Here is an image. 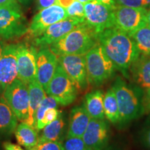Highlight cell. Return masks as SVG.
<instances>
[{"label":"cell","mask_w":150,"mask_h":150,"mask_svg":"<svg viewBox=\"0 0 150 150\" xmlns=\"http://www.w3.org/2000/svg\"><path fill=\"white\" fill-rule=\"evenodd\" d=\"M99 42L115 69L128 77L127 70L140 55L134 40L128 33L110 28L99 33Z\"/></svg>","instance_id":"obj_1"},{"label":"cell","mask_w":150,"mask_h":150,"mask_svg":"<svg viewBox=\"0 0 150 150\" xmlns=\"http://www.w3.org/2000/svg\"><path fill=\"white\" fill-rule=\"evenodd\" d=\"M99 34L84 21L49 47L58 56L85 55L99 43Z\"/></svg>","instance_id":"obj_2"},{"label":"cell","mask_w":150,"mask_h":150,"mask_svg":"<svg viewBox=\"0 0 150 150\" xmlns=\"http://www.w3.org/2000/svg\"><path fill=\"white\" fill-rule=\"evenodd\" d=\"M117 99L120 112V122L136 119L142 113V100L125 80L117 76L112 86Z\"/></svg>","instance_id":"obj_3"},{"label":"cell","mask_w":150,"mask_h":150,"mask_svg":"<svg viewBox=\"0 0 150 150\" xmlns=\"http://www.w3.org/2000/svg\"><path fill=\"white\" fill-rule=\"evenodd\" d=\"M88 83L99 86L110 79L115 67L99 44L93 47L85 54Z\"/></svg>","instance_id":"obj_4"},{"label":"cell","mask_w":150,"mask_h":150,"mask_svg":"<svg viewBox=\"0 0 150 150\" xmlns=\"http://www.w3.org/2000/svg\"><path fill=\"white\" fill-rule=\"evenodd\" d=\"M79 88L59 63L49 83L46 93L57 101L59 104L67 106L76 99Z\"/></svg>","instance_id":"obj_5"},{"label":"cell","mask_w":150,"mask_h":150,"mask_svg":"<svg viewBox=\"0 0 150 150\" xmlns=\"http://www.w3.org/2000/svg\"><path fill=\"white\" fill-rule=\"evenodd\" d=\"M3 98L16 114L18 120L24 122L29 112V89L27 85L17 78L3 91Z\"/></svg>","instance_id":"obj_6"},{"label":"cell","mask_w":150,"mask_h":150,"mask_svg":"<svg viewBox=\"0 0 150 150\" xmlns=\"http://www.w3.org/2000/svg\"><path fill=\"white\" fill-rule=\"evenodd\" d=\"M147 9L117 5L113 8L115 27L129 34L147 24Z\"/></svg>","instance_id":"obj_7"},{"label":"cell","mask_w":150,"mask_h":150,"mask_svg":"<svg viewBox=\"0 0 150 150\" xmlns=\"http://www.w3.org/2000/svg\"><path fill=\"white\" fill-rule=\"evenodd\" d=\"M29 25L20 11L0 8V37L3 39L18 38L27 34Z\"/></svg>","instance_id":"obj_8"},{"label":"cell","mask_w":150,"mask_h":150,"mask_svg":"<svg viewBox=\"0 0 150 150\" xmlns=\"http://www.w3.org/2000/svg\"><path fill=\"white\" fill-rule=\"evenodd\" d=\"M37 52L34 45L26 42L16 44L18 79L27 85L36 79Z\"/></svg>","instance_id":"obj_9"},{"label":"cell","mask_w":150,"mask_h":150,"mask_svg":"<svg viewBox=\"0 0 150 150\" xmlns=\"http://www.w3.org/2000/svg\"><path fill=\"white\" fill-rule=\"evenodd\" d=\"M85 7V22L98 33L104 30L115 27L113 8L95 1L86 3Z\"/></svg>","instance_id":"obj_10"},{"label":"cell","mask_w":150,"mask_h":150,"mask_svg":"<svg viewBox=\"0 0 150 150\" xmlns=\"http://www.w3.org/2000/svg\"><path fill=\"white\" fill-rule=\"evenodd\" d=\"M67 18L68 16L65 8L55 4L40 10L33 17L29 25L27 33L35 38L42 34L50 26Z\"/></svg>","instance_id":"obj_11"},{"label":"cell","mask_w":150,"mask_h":150,"mask_svg":"<svg viewBox=\"0 0 150 150\" xmlns=\"http://www.w3.org/2000/svg\"><path fill=\"white\" fill-rule=\"evenodd\" d=\"M61 65L79 90H84L88 85L85 55H63L58 56Z\"/></svg>","instance_id":"obj_12"},{"label":"cell","mask_w":150,"mask_h":150,"mask_svg":"<svg viewBox=\"0 0 150 150\" xmlns=\"http://www.w3.org/2000/svg\"><path fill=\"white\" fill-rule=\"evenodd\" d=\"M59 63L58 56L49 47L39 49L36 55V80L46 91Z\"/></svg>","instance_id":"obj_13"},{"label":"cell","mask_w":150,"mask_h":150,"mask_svg":"<svg viewBox=\"0 0 150 150\" xmlns=\"http://www.w3.org/2000/svg\"><path fill=\"white\" fill-rule=\"evenodd\" d=\"M82 138L89 149L103 150L109 139L107 122L104 120L91 118Z\"/></svg>","instance_id":"obj_14"},{"label":"cell","mask_w":150,"mask_h":150,"mask_svg":"<svg viewBox=\"0 0 150 150\" xmlns=\"http://www.w3.org/2000/svg\"><path fill=\"white\" fill-rule=\"evenodd\" d=\"M81 23H82V22L71 18H67L56 22L47 28L40 35L35 38L34 45L39 48L50 46Z\"/></svg>","instance_id":"obj_15"},{"label":"cell","mask_w":150,"mask_h":150,"mask_svg":"<svg viewBox=\"0 0 150 150\" xmlns=\"http://www.w3.org/2000/svg\"><path fill=\"white\" fill-rule=\"evenodd\" d=\"M16 44L5 45L0 56V83L4 90L18 78Z\"/></svg>","instance_id":"obj_16"},{"label":"cell","mask_w":150,"mask_h":150,"mask_svg":"<svg viewBox=\"0 0 150 150\" xmlns=\"http://www.w3.org/2000/svg\"><path fill=\"white\" fill-rule=\"evenodd\" d=\"M91 119L84 104L74 106L70 112L66 138L83 136Z\"/></svg>","instance_id":"obj_17"},{"label":"cell","mask_w":150,"mask_h":150,"mask_svg":"<svg viewBox=\"0 0 150 150\" xmlns=\"http://www.w3.org/2000/svg\"><path fill=\"white\" fill-rule=\"evenodd\" d=\"M132 79L139 87L147 90L150 87V56L140 55L131 65Z\"/></svg>","instance_id":"obj_18"},{"label":"cell","mask_w":150,"mask_h":150,"mask_svg":"<svg viewBox=\"0 0 150 150\" xmlns=\"http://www.w3.org/2000/svg\"><path fill=\"white\" fill-rule=\"evenodd\" d=\"M29 89V112L28 117L24 122L35 127V112L39 104L42 100L47 96V93L42 85L35 79H33L28 84Z\"/></svg>","instance_id":"obj_19"},{"label":"cell","mask_w":150,"mask_h":150,"mask_svg":"<svg viewBox=\"0 0 150 150\" xmlns=\"http://www.w3.org/2000/svg\"><path fill=\"white\" fill-rule=\"evenodd\" d=\"M104 93L100 90L92 91L86 95L84 106L91 118L104 120Z\"/></svg>","instance_id":"obj_20"},{"label":"cell","mask_w":150,"mask_h":150,"mask_svg":"<svg viewBox=\"0 0 150 150\" xmlns=\"http://www.w3.org/2000/svg\"><path fill=\"white\" fill-rule=\"evenodd\" d=\"M17 141L27 150L34 147L39 142V136L35 127L22 122L15 130Z\"/></svg>","instance_id":"obj_21"},{"label":"cell","mask_w":150,"mask_h":150,"mask_svg":"<svg viewBox=\"0 0 150 150\" xmlns=\"http://www.w3.org/2000/svg\"><path fill=\"white\" fill-rule=\"evenodd\" d=\"M18 117L5 99L0 98V134H9L16 130Z\"/></svg>","instance_id":"obj_22"},{"label":"cell","mask_w":150,"mask_h":150,"mask_svg":"<svg viewBox=\"0 0 150 150\" xmlns=\"http://www.w3.org/2000/svg\"><path fill=\"white\" fill-rule=\"evenodd\" d=\"M65 125L62 113L60 112L55 120L52 122L42 129V134L39 137V142H60Z\"/></svg>","instance_id":"obj_23"},{"label":"cell","mask_w":150,"mask_h":150,"mask_svg":"<svg viewBox=\"0 0 150 150\" xmlns=\"http://www.w3.org/2000/svg\"><path fill=\"white\" fill-rule=\"evenodd\" d=\"M129 35L134 40L140 55L150 56V27L146 24Z\"/></svg>","instance_id":"obj_24"},{"label":"cell","mask_w":150,"mask_h":150,"mask_svg":"<svg viewBox=\"0 0 150 150\" xmlns=\"http://www.w3.org/2000/svg\"><path fill=\"white\" fill-rule=\"evenodd\" d=\"M104 110L105 117L111 123H117L120 121V112L115 94L112 87L104 95Z\"/></svg>","instance_id":"obj_25"},{"label":"cell","mask_w":150,"mask_h":150,"mask_svg":"<svg viewBox=\"0 0 150 150\" xmlns=\"http://www.w3.org/2000/svg\"><path fill=\"white\" fill-rule=\"evenodd\" d=\"M59 106V103L55 99L51 96H46L42 99V102L39 104L36 112H35V126L42 120L45 112L48 108H57Z\"/></svg>","instance_id":"obj_26"},{"label":"cell","mask_w":150,"mask_h":150,"mask_svg":"<svg viewBox=\"0 0 150 150\" xmlns=\"http://www.w3.org/2000/svg\"><path fill=\"white\" fill-rule=\"evenodd\" d=\"M65 10L68 18L76 19L82 22L85 21V7L80 1L75 0Z\"/></svg>","instance_id":"obj_27"},{"label":"cell","mask_w":150,"mask_h":150,"mask_svg":"<svg viewBox=\"0 0 150 150\" xmlns=\"http://www.w3.org/2000/svg\"><path fill=\"white\" fill-rule=\"evenodd\" d=\"M63 145L64 150H88L82 137H71L66 138Z\"/></svg>","instance_id":"obj_28"},{"label":"cell","mask_w":150,"mask_h":150,"mask_svg":"<svg viewBox=\"0 0 150 150\" xmlns=\"http://www.w3.org/2000/svg\"><path fill=\"white\" fill-rule=\"evenodd\" d=\"M60 112L57 108H48L45 112L44 116H43L42 120L38 124H37L35 126V129L37 131H40V130L44 129V127L51 123L52 122L55 120L56 118L59 116Z\"/></svg>","instance_id":"obj_29"},{"label":"cell","mask_w":150,"mask_h":150,"mask_svg":"<svg viewBox=\"0 0 150 150\" xmlns=\"http://www.w3.org/2000/svg\"><path fill=\"white\" fill-rule=\"evenodd\" d=\"M29 150H64L61 142H39Z\"/></svg>","instance_id":"obj_30"},{"label":"cell","mask_w":150,"mask_h":150,"mask_svg":"<svg viewBox=\"0 0 150 150\" xmlns=\"http://www.w3.org/2000/svg\"><path fill=\"white\" fill-rule=\"evenodd\" d=\"M141 142L146 149L150 150V117H149L141 134Z\"/></svg>","instance_id":"obj_31"},{"label":"cell","mask_w":150,"mask_h":150,"mask_svg":"<svg viewBox=\"0 0 150 150\" xmlns=\"http://www.w3.org/2000/svg\"><path fill=\"white\" fill-rule=\"evenodd\" d=\"M0 8H8L21 11L18 0H0Z\"/></svg>","instance_id":"obj_32"},{"label":"cell","mask_w":150,"mask_h":150,"mask_svg":"<svg viewBox=\"0 0 150 150\" xmlns=\"http://www.w3.org/2000/svg\"><path fill=\"white\" fill-rule=\"evenodd\" d=\"M117 5L132 7H144L143 0H115Z\"/></svg>","instance_id":"obj_33"},{"label":"cell","mask_w":150,"mask_h":150,"mask_svg":"<svg viewBox=\"0 0 150 150\" xmlns=\"http://www.w3.org/2000/svg\"><path fill=\"white\" fill-rule=\"evenodd\" d=\"M142 113L150 112V87L145 91L143 98L142 99Z\"/></svg>","instance_id":"obj_34"},{"label":"cell","mask_w":150,"mask_h":150,"mask_svg":"<svg viewBox=\"0 0 150 150\" xmlns=\"http://www.w3.org/2000/svg\"><path fill=\"white\" fill-rule=\"evenodd\" d=\"M56 0H37L36 6L38 10H42L55 4Z\"/></svg>","instance_id":"obj_35"},{"label":"cell","mask_w":150,"mask_h":150,"mask_svg":"<svg viewBox=\"0 0 150 150\" xmlns=\"http://www.w3.org/2000/svg\"><path fill=\"white\" fill-rule=\"evenodd\" d=\"M3 147L4 150H24L20 145L13 144L10 142H4L3 143Z\"/></svg>","instance_id":"obj_36"},{"label":"cell","mask_w":150,"mask_h":150,"mask_svg":"<svg viewBox=\"0 0 150 150\" xmlns=\"http://www.w3.org/2000/svg\"><path fill=\"white\" fill-rule=\"evenodd\" d=\"M96 1L112 8H114L117 5L115 0H96Z\"/></svg>","instance_id":"obj_37"},{"label":"cell","mask_w":150,"mask_h":150,"mask_svg":"<svg viewBox=\"0 0 150 150\" xmlns=\"http://www.w3.org/2000/svg\"><path fill=\"white\" fill-rule=\"evenodd\" d=\"M75 0H56V4L63 7V8H66L67 7H68Z\"/></svg>","instance_id":"obj_38"},{"label":"cell","mask_w":150,"mask_h":150,"mask_svg":"<svg viewBox=\"0 0 150 150\" xmlns=\"http://www.w3.org/2000/svg\"><path fill=\"white\" fill-rule=\"evenodd\" d=\"M31 1H32V0H18L19 4H21L25 6L29 5V4L31 3Z\"/></svg>","instance_id":"obj_39"},{"label":"cell","mask_w":150,"mask_h":150,"mask_svg":"<svg viewBox=\"0 0 150 150\" xmlns=\"http://www.w3.org/2000/svg\"><path fill=\"white\" fill-rule=\"evenodd\" d=\"M147 25L150 27V8L147 9Z\"/></svg>","instance_id":"obj_40"},{"label":"cell","mask_w":150,"mask_h":150,"mask_svg":"<svg viewBox=\"0 0 150 150\" xmlns=\"http://www.w3.org/2000/svg\"><path fill=\"white\" fill-rule=\"evenodd\" d=\"M144 7L147 9L150 8V0H143Z\"/></svg>","instance_id":"obj_41"},{"label":"cell","mask_w":150,"mask_h":150,"mask_svg":"<svg viewBox=\"0 0 150 150\" xmlns=\"http://www.w3.org/2000/svg\"><path fill=\"white\" fill-rule=\"evenodd\" d=\"M77 1H80V2H81L82 4H86V3L91 2V1H95V0H77Z\"/></svg>","instance_id":"obj_42"},{"label":"cell","mask_w":150,"mask_h":150,"mask_svg":"<svg viewBox=\"0 0 150 150\" xmlns=\"http://www.w3.org/2000/svg\"><path fill=\"white\" fill-rule=\"evenodd\" d=\"M5 45L4 44L3 42H0V56H1V53H2V51H3V49H4V47Z\"/></svg>","instance_id":"obj_43"},{"label":"cell","mask_w":150,"mask_h":150,"mask_svg":"<svg viewBox=\"0 0 150 150\" xmlns=\"http://www.w3.org/2000/svg\"><path fill=\"white\" fill-rule=\"evenodd\" d=\"M3 91H4V88H3L2 86H1V83H0V93H3Z\"/></svg>","instance_id":"obj_44"},{"label":"cell","mask_w":150,"mask_h":150,"mask_svg":"<svg viewBox=\"0 0 150 150\" xmlns=\"http://www.w3.org/2000/svg\"><path fill=\"white\" fill-rule=\"evenodd\" d=\"M88 150H92V149H88Z\"/></svg>","instance_id":"obj_45"}]
</instances>
